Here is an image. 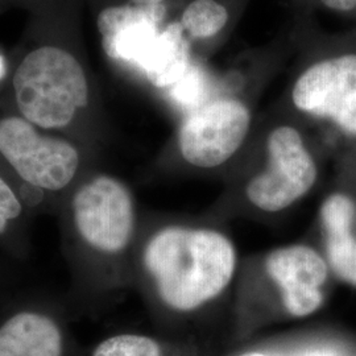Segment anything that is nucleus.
<instances>
[{"instance_id":"nucleus-14","label":"nucleus","mask_w":356,"mask_h":356,"mask_svg":"<svg viewBox=\"0 0 356 356\" xmlns=\"http://www.w3.org/2000/svg\"><path fill=\"white\" fill-rule=\"evenodd\" d=\"M91 356H164L163 348L151 337L119 334L98 344Z\"/></svg>"},{"instance_id":"nucleus-11","label":"nucleus","mask_w":356,"mask_h":356,"mask_svg":"<svg viewBox=\"0 0 356 356\" xmlns=\"http://www.w3.org/2000/svg\"><path fill=\"white\" fill-rule=\"evenodd\" d=\"M356 206L344 194H332L321 207L329 266L344 282L356 286Z\"/></svg>"},{"instance_id":"nucleus-13","label":"nucleus","mask_w":356,"mask_h":356,"mask_svg":"<svg viewBox=\"0 0 356 356\" xmlns=\"http://www.w3.org/2000/svg\"><path fill=\"white\" fill-rule=\"evenodd\" d=\"M229 20L227 10L216 0H193L181 17V26L194 38L219 33Z\"/></svg>"},{"instance_id":"nucleus-3","label":"nucleus","mask_w":356,"mask_h":356,"mask_svg":"<svg viewBox=\"0 0 356 356\" xmlns=\"http://www.w3.org/2000/svg\"><path fill=\"white\" fill-rule=\"evenodd\" d=\"M267 149V169L250 179L245 194L259 210L279 213L314 186L317 165L301 134L291 126L275 128L268 136Z\"/></svg>"},{"instance_id":"nucleus-5","label":"nucleus","mask_w":356,"mask_h":356,"mask_svg":"<svg viewBox=\"0 0 356 356\" xmlns=\"http://www.w3.org/2000/svg\"><path fill=\"white\" fill-rule=\"evenodd\" d=\"M79 236L91 248L115 254L128 245L135 229V204L127 186L110 176L90 179L73 197Z\"/></svg>"},{"instance_id":"nucleus-12","label":"nucleus","mask_w":356,"mask_h":356,"mask_svg":"<svg viewBox=\"0 0 356 356\" xmlns=\"http://www.w3.org/2000/svg\"><path fill=\"white\" fill-rule=\"evenodd\" d=\"M182 26L172 24L160 32L159 38L143 65L154 86L165 88L179 79L188 66V44Z\"/></svg>"},{"instance_id":"nucleus-17","label":"nucleus","mask_w":356,"mask_h":356,"mask_svg":"<svg viewBox=\"0 0 356 356\" xmlns=\"http://www.w3.org/2000/svg\"><path fill=\"white\" fill-rule=\"evenodd\" d=\"M164 0H132V3L138 7H156L161 6Z\"/></svg>"},{"instance_id":"nucleus-15","label":"nucleus","mask_w":356,"mask_h":356,"mask_svg":"<svg viewBox=\"0 0 356 356\" xmlns=\"http://www.w3.org/2000/svg\"><path fill=\"white\" fill-rule=\"evenodd\" d=\"M22 202L11 186L0 176V234L6 231L10 222L22 214Z\"/></svg>"},{"instance_id":"nucleus-9","label":"nucleus","mask_w":356,"mask_h":356,"mask_svg":"<svg viewBox=\"0 0 356 356\" xmlns=\"http://www.w3.org/2000/svg\"><path fill=\"white\" fill-rule=\"evenodd\" d=\"M165 16V7L118 6L103 10L98 16V29L103 48L118 61L143 65L159 38V26Z\"/></svg>"},{"instance_id":"nucleus-2","label":"nucleus","mask_w":356,"mask_h":356,"mask_svg":"<svg viewBox=\"0 0 356 356\" xmlns=\"http://www.w3.org/2000/svg\"><path fill=\"white\" fill-rule=\"evenodd\" d=\"M16 103L29 123L66 127L89 102V86L76 58L60 48L31 51L13 76Z\"/></svg>"},{"instance_id":"nucleus-4","label":"nucleus","mask_w":356,"mask_h":356,"mask_svg":"<svg viewBox=\"0 0 356 356\" xmlns=\"http://www.w3.org/2000/svg\"><path fill=\"white\" fill-rule=\"evenodd\" d=\"M0 154L29 185L57 191L76 176L79 154L67 141L40 135L24 118L0 120Z\"/></svg>"},{"instance_id":"nucleus-1","label":"nucleus","mask_w":356,"mask_h":356,"mask_svg":"<svg viewBox=\"0 0 356 356\" xmlns=\"http://www.w3.org/2000/svg\"><path fill=\"white\" fill-rule=\"evenodd\" d=\"M143 260L163 302L182 313L216 298L236 269L234 244L210 229L164 227L147 243Z\"/></svg>"},{"instance_id":"nucleus-10","label":"nucleus","mask_w":356,"mask_h":356,"mask_svg":"<svg viewBox=\"0 0 356 356\" xmlns=\"http://www.w3.org/2000/svg\"><path fill=\"white\" fill-rule=\"evenodd\" d=\"M0 356H65V335L56 319L22 310L0 323Z\"/></svg>"},{"instance_id":"nucleus-6","label":"nucleus","mask_w":356,"mask_h":356,"mask_svg":"<svg viewBox=\"0 0 356 356\" xmlns=\"http://www.w3.org/2000/svg\"><path fill=\"white\" fill-rule=\"evenodd\" d=\"M250 127L251 113L245 103L216 99L185 119L178 136L179 151L191 165L216 168L238 152Z\"/></svg>"},{"instance_id":"nucleus-20","label":"nucleus","mask_w":356,"mask_h":356,"mask_svg":"<svg viewBox=\"0 0 356 356\" xmlns=\"http://www.w3.org/2000/svg\"><path fill=\"white\" fill-rule=\"evenodd\" d=\"M307 356H331L330 354H327V353H317V354H312V355Z\"/></svg>"},{"instance_id":"nucleus-16","label":"nucleus","mask_w":356,"mask_h":356,"mask_svg":"<svg viewBox=\"0 0 356 356\" xmlns=\"http://www.w3.org/2000/svg\"><path fill=\"white\" fill-rule=\"evenodd\" d=\"M326 7L335 11H353L356 8V0H321Z\"/></svg>"},{"instance_id":"nucleus-19","label":"nucleus","mask_w":356,"mask_h":356,"mask_svg":"<svg viewBox=\"0 0 356 356\" xmlns=\"http://www.w3.org/2000/svg\"><path fill=\"white\" fill-rule=\"evenodd\" d=\"M242 356H267L264 355V354H259V353H250V354H244Z\"/></svg>"},{"instance_id":"nucleus-7","label":"nucleus","mask_w":356,"mask_h":356,"mask_svg":"<svg viewBox=\"0 0 356 356\" xmlns=\"http://www.w3.org/2000/svg\"><path fill=\"white\" fill-rule=\"evenodd\" d=\"M292 99L297 110L356 136V54L312 65L294 83Z\"/></svg>"},{"instance_id":"nucleus-8","label":"nucleus","mask_w":356,"mask_h":356,"mask_svg":"<svg viewBox=\"0 0 356 356\" xmlns=\"http://www.w3.org/2000/svg\"><path fill=\"white\" fill-rule=\"evenodd\" d=\"M266 270L279 286L282 305L293 317L312 316L323 304L322 286L329 268L312 247L293 244L272 251L266 259Z\"/></svg>"},{"instance_id":"nucleus-18","label":"nucleus","mask_w":356,"mask_h":356,"mask_svg":"<svg viewBox=\"0 0 356 356\" xmlns=\"http://www.w3.org/2000/svg\"><path fill=\"white\" fill-rule=\"evenodd\" d=\"M4 72H6V65H4V60H3V57L0 54V78L4 76Z\"/></svg>"}]
</instances>
